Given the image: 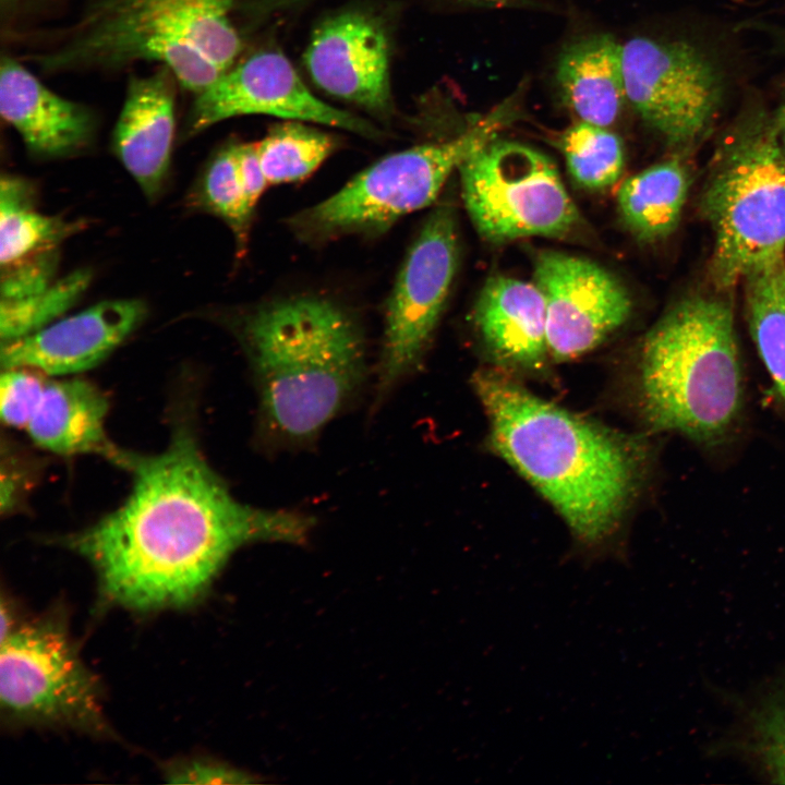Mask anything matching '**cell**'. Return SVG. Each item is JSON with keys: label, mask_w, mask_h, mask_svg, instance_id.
<instances>
[{"label": "cell", "mask_w": 785, "mask_h": 785, "mask_svg": "<svg viewBox=\"0 0 785 785\" xmlns=\"http://www.w3.org/2000/svg\"><path fill=\"white\" fill-rule=\"evenodd\" d=\"M0 112L28 152L44 159L76 153L94 131L85 107L56 94L11 58L1 61Z\"/></svg>", "instance_id": "ac0fdd59"}, {"label": "cell", "mask_w": 785, "mask_h": 785, "mask_svg": "<svg viewBox=\"0 0 785 785\" xmlns=\"http://www.w3.org/2000/svg\"><path fill=\"white\" fill-rule=\"evenodd\" d=\"M458 172L466 210L488 242L560 239L582 227L556 165L529 145L495 138L469 157Z\"/></svg>", "instance_id": "ba28073f"}, {"label": "cell", "mask_w": 785, "mask_h": 785, "mask_svg": "<svg viewBox=\"0 0 785 785\" xmlns=\"http://www.w3.org/2000/svg\"><path fill=\"white\" fill-rule=\"evenodd\" d=\"M257 143L262 169L269 185L302 181L335 150L334 137L302 121L271 126Z\"/></svg>", "instance_id": "d4e9b609"}, {"label": "cell", "mask_w": 785, "mask_h": 785, "mask_svg": "<svg viewBox=\"0 0 785 785\" xmlns=\"http://www.w3.org/2000/svg\"><path fill=\"white\" fill-rule=\"evenodd\" d=\"M31 185L14 176L0 181L1 299L27 297L56 279L61 244L84 224L35 208Z\"/></svg>", "instance_id": "2e32d148"}, {"label": "cell", "mask_w": 785, "mask_h": 785, "mask_svg": "<svg viewBox=\"0 0 785 785\" xmlns=\"http://www.w3.org/2000/svg\"><path fill=\"white\" fill-rule=\"evenodd\" d=\"M109 401L83 378L47 379L25 427L43 449L61 456L97 455L129 470L134 454L119 448L106 432Z\"/></svg>", "instance_id": "d6986e66"}, {"label": "cell", "mask_w": 785, "mask_h": 785, "mask_svg": "<svg viewBox=\"0 0 785 785\" xmlns=\"http://www.w3.org/2000/svg\"><path fill=\"white\" fill-rule=\"evenodd\" d=\"M474 323L487 350L504 364L534 370L548 357L545 303L534 282L488 278L475 303Z\"/></svg>", "instance_id": "ffe728a7"}, {"label": "cell", "mask_w": 785, "mask_h": 785, "mask_svg": "<svg viewBox=\"0 0 785 785\" xmlns=\"http://www.w3.org/2000/svg\"><path fill=\"white\" fill-rule=\"evenodd\" d=\"M727 745L769 782L785 784V681L749 705Z\"/></svg>", "instance_id": "cb8c5ba5"}, {"label": "cell", "mask_w": 785, "mask_h": 785, "mask_svg": "<svg viewBox=\"0 0 785 785\" xmlns=\"http://www.w3.org/2000/svg\"><path fill=\"white\" fill-rule=\"evenodd\" d=\"M145 316L146 305L137 299L98 302L34 333L1 342V366L52 376L81 373L111 354Z\"/></svg>", "instance_id": "5bb4252c"}, {"label": "cell", "mask_w": 785, "mask_h": 785, "mask_svg": "<svg viewBox=\"0 0 785 785\" xmlns=\"http://www.w3.org/2000/svg\"><path fill=\"white\" fill-rule=\"evenodd\" d=\"M558 146L570 178L583 190H605L624 171V144L609 128L577 121L559 135Z\"/></svg>", "instance_id": "484cf974"}, {"label": "cell", "mask_w": 785, "mask_h": 785, "mask_svg": "<svg viewBox=\"0 0 785 785\" xmlns=\"http://www.w3.org/2000/svg\"><path fill=\"white\" fill-rule=\"evenodd\" d=\"M46 382L44 374L31 369H2L1 421L10 427L25 430L38 406Z\"/></svg>", "instance_id": "f1b7e54d"}, {"label": "cell", "mask_w": 785, "mask_h": 785, "mask_svg": "<svg viewBox=\"0 0 785 785\" xmlns=\"http://www.w3.org/2000/svg\"><path fill=\"white\" fill-rule=\"evenodd\" d=\"M560 98L578 121L611 128L628 105L623 44L595 34L568 45L556 67Z\"/></svg>", "instance_id": "44dd1931"}, {"label": "cell", "mask_w": 785, "mask_h": 785, "mask_svg": "<svg viewBox=\"0 0 785 785\" xmlns=\"http://www.w3.org/2000/svg\"><path fill=\"white\" fill-rule=\"evenodd\" d=\"M701 210L714 235L711 276L718 289L785 252V153L774 114L758 94L747 95L721 138Z\"/></svg>", "instance_id": "8992f818"}, {"label": "cell", "mask_w": 785, "mask_h": 785, "mask_svg": "<svg viewBox=\"0 0 785 785\" xmlns=\"http://www.w3.org/2000/svg\"><path fill=\"white\" fill-rule=\"evenodd\" d=\"M168 782L173 784H243L251 783L242 772L204 761H190L171 768Z\"/></svg>", "instance_id": "f546056e"}, {"label": "cell", "mask_w": 785, "mask_h": 785, "mask_svg": "<svg viewBox=\"0 0 785 785\" xmlns=\"http://www.w3.org/2000/svg\"><path fill=\"white\" fill-rule=\"evenodd\" d=\"M472 384L494 450L557 509L578 543H605L640 483L641 444L539 398L496 371L476 372Z\"/></svg>", "instance_id": "3957f363"}, {"label": "cell", "mask_w": 785, "mask_h": 785, "mask_svg": "<svg viewBox=\"0 0 785 785\" xmlns=\"http://www.w3.org/2000/svg\"><path fill=\"white\" fill-rule=\"evenodd\" d=\"M623 68L628 105L674 148L704 136L726 97L721 63L690 39L632 37L623 44Z\"/></svg>", "instance_id": "9c48e42d"}, {"label": "cell", "mask_w": 785, "mask_h": 785, "mask_svg": "<svg viewBox=\"0 0 785 785\" xmlns=\"http://www.w3.org/2000/svg\"><path fill=\"white\" fill-rule=\"evenodd\" d=\"M742 280L750 334L785 407V252L763 259Z\"/></svg>", "instance_id": "603a6c76"}, {"label": "cell", "mask_w": 785, "mask_h": 785, "mask_svg": "<svg viewBox=\"0 0 785 785\" xmlns=\"http://www.w3.org/2000/svg\"><path fill=\"white\" fill-rule=\"evenodd\" d=\"M174 81L166 67L132 77L113 130L116 156L148 198L159 194L170 168Z\"/></svg>", "instance_id": "e0dca14e"}, {"label": "cell", "mask_w": 785, "mask_h": 785, "mask_svg": "<svg viewBox=\"0 0 785 785\" xmlns=\"http://www.w3.org/2000/svg\"><path fill=\"white\" fill-rule=\"evenodd\" d=\"M2 1H3V2H8V3H12V2H16L17 0H2Z\"/></svg>", "instance_id": "836d02e7"}, {"label": "cell", "mask_w": 785, "mask_h": 785, "mask_svg": "<svg viewBox=\"0 0 785 785\" xmlns=\"http://www.w3.org/2000/svg\"><path fill=\"white\" fill-rule=\"evenodd\" d=\"M239 176L249 210L254 215L256 205L269 185L261 166L257 143L235 144Z\"/></svg>", "instance_id": "4dcf8cb0"}, {"label": "cell", "mask_w": 785, "mask_h": 785, "mask_svg": "<svg viewBox=\"0 0 785 785\" xmlns=\"http://www.w3.org/2000/svg\"><path fill=\"white\" fill-rule=\"evenodd\" d=\"M267 114L314 122L375 138L379 130L363 118L315 97L280 52L263 51L228 69L196 94L186 123L192 135L226 119Z\"/></svg>", "instance_id": "4fadbf2b"}, {"label": "cell", "mask_w": 785, "mask_h": 785, "mask_svg": "<svg viewBox=\"0 0 785 785\" xmlns=\"http://www.w3.org/2000/svg\"><path fill=\"white\" fill-rule=\"evenodd\" d=\"M519 113L518 95L508 96L452 138L385 156L329 197L290 216L287 226L312 245L378 237L404 216L431 206L454 171Z\"/></svg>", "instance_id": "52a82bcc"}, {"label": "cell", "mask_w": 785, "mask_h": 785, "mask_svg": "<svg viewBox=\"0 0 785 785\" xmlns=\"http://www.w3.org/2000/svg\"><path fill=\"white\" fill-rule=\"evenodd\" d=\"M454 208L439 205L410 246L384 313L373 409L420 365L449 295L459 262Z\"/></svg>", "instance_id": "30bf717a"}, {"label": "cell", "mask_w": 785, "mask_h": 785, "mask_svg": "<svg viewBox=\"0 0 785 785\" xmlns=\"http://www.w3.org/2000/svg\"><path fill=\"white\" fill-rule=\"evenodd\" d=\"M745 396L734 314L724 299L687 297L645 335L638 397L652 430L705 448L722 446L740 425Z\"/></svg>", "instance_id": "277c9868"}, {"label": "cell", "mask_w": 785, "mask_h": 785, "mask_svg": "<svg viewBox=\"0 0 785 785\" xmlns=\"http://www.w3.org/2000/svg\"><path fill=\"white\" fill-rule=\"evenodd\" d=\"M122 505L62 543L95 568L112 603L135 609L197 599L239 547L304 542L314 519L238 500L207 463L191 427L173 428L156 455L134 454Z\"/></svg>", "instance_id": "6da1fadb"}, {"label": "cell", "mask_w": 785, "mask_h": 785, "mask_svg": "<svg viewBox=\"0 0 785 785\" xmlns=\"http://www.w3.org/2000/svg\"><path fill=\"white\" fill-rule=\"evenodd\" d=\"M468 1H470L472 3L482 4V5H500V4L507 3L510 0H468Z\"/></svg>", "instance_id": "d6a6232c"}, {"label": "cell", "mask_w": 785, "mask_h": 785, "mask_svg": "<svg viewBox=\"0 0 785 785\" xmlns=\"http://www.w3.org/2000/svg\"><path fill=\"white\" fill-rule=\"evenodd\" d=\"M778 142L785 153V99L773 112Z\"/></svg>", "instance_id": "1f68e13d"}, {"label": "cell", "mask_w": 785, "mask_h": 785, "mask_svg": "<svg viewBox=\"0 0 785 785\" xmlns=\"http://www.w3.org/2000/svg\"><path fill=\"white\" fill-rule=\"evenodd\" d=\"M235 0H92L76 31L41 61L49 70L155 61L198 94L239 55Z\"/></svg>", "instance_id": "5b68a950"}, {"label": "cell", "mask_w": 785, "mask_h": 785, "mask_svg": "<svg viewBox=\"0 0 785 785\" xmlns=\"http://www.w3.org/2000/svg\"><path fill=\"white\" fill-rule=\"evenodd\" d=\"M191 202L230 228L237 256L242 257L246 252L253 214L243 193L235 144L222 147L208 160L193 189Z\"/></svg>", "instance_id": "4316f807"}, {"label": "cell", "mask_w": 785, "mask_h": 785, "mask_svg": "<svg viewBox=\"0 0 785 785\" xmlns=\"http://www.w3.org/2000/svg\"><path fill=\"white\" fill-rule=\"evenodd\" d=\"M0 698L17 718L105 728L96 681L60 619H40L1 639Z\"/></svg>", "instance_id": "8fae6325"}, {"label": "cell", "mask_w": 785, "mask_h": 785, "mask_svg": "<svg viewBox=\"0 0 785 785\" xmlns=\"http://www.w3.org/2000/svg\"><path fill=\"white\" fill-rule=\"evenodd\" d=\"M230 325L252 370L258 439L268 450L313 444L364 387L363 326L330 297L276 298L235 314Z\"/></svg>", "instance_id": "7a4b0ae2"}, {"label": "cell", "mask_w": 785, "mask_h": 785, "mask_svg": "<svg viewBox=\"0 0 785 785\" xmlns=\"http://www.w3.org/2000/svg\"><path fill=\"white\" fill-rule=\"evenodd\" d=\"M546 311L547 353L568 361L596 348L629 317L626 287L597 263L554 250L533 259Z\"/></svg>", "instance_id": "7c38bea8"}, {"label": "cell", "mask_w": 785, "mask_h": 785, "mask_svg": "<svg viewBox=\"0 0 785 785\" xmlns=\"http://www.w3.org/2000/svg\"><path fill=\"white\" fill-rule=\"evenodd\" d=\"M90 281L89 270L77 269L55 280L37 293L17 299H1V342L34 333L60 318L80 300Z\"/></svg>", "instance_id": "83f0119b"}, {"label": "cell", "mask_w": 785, "mask_h": 785, "mask_svg": "<svg viewBox=\"0 0 785 785\" xmlns=\"http://www.w3.org/2000/svg\"><path fill=\"white\" fill-rule=\"evenodd\" d=\"M305 63L327 93L378 114L389 109L387 40L366 15L347 12L325 21L310 41Z\"/></svg>", "instance_id": "9a60e30c"}, {"label": "cell", "mask_w": 785, "mask_h": 785, "mask_svg": "<svg viewBox=\"0 0 785 785\" xmlns=\"http://www.w3.org/2000/svg\"><path fill=\"white\" fill-rule=\"evenodd\" d=\"M688 188V172L678 158L652 165L621 183L617 193L620 218L639 241H660L676 229Z\"/></svg>", "instance_id": "7402d4cb"}]
</instances>
